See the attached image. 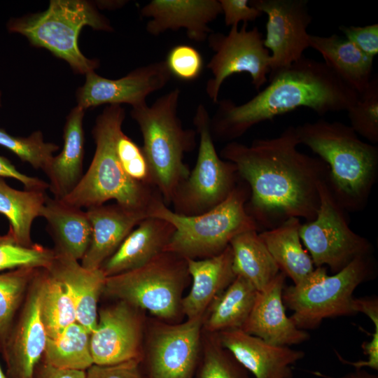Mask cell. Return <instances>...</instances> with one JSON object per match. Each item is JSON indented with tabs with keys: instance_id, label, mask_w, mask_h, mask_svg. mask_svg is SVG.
<instances>
[{
	"instance_id": "obj_1",
	"label": "cell",
	"mask_w": 378,
	"mask_h": 378,
	"mask_svg": "<svg viewBox=\"0 0 378 378\" xmlns=\"http://www.w3.org/2000/svg\"><path fill=\"white\" fill-rule=\"evenodd\" d=\"M295 126L250 146L230 141L220 158L234 163L250 189L245 208L260 232L291 218L314 220L320 204L318 184L328 181L329 167L319 158L300 151Z\"/></svg>"
},
{
	"instance_id": "obj_2",
	"label": "cell",
	"mask_w": 378,
	"mask_h": 378,
	"mask_svg": "<svg viewBox=\"0 0 378 378\" xmlns=\"http://www.w3.org/2000/svg\"><path fill=\"white\" fill-rule=\"evenodd\" d=\"M269 80L267 87L242 104L230 99L218 102L210 120L213 138L233 141L254 125L300 107L319 115L347 111L360 96L323 62L304 55Z\"/></svg>"
},
{
	"instance_id": "obj_3",
	"label": "cell",
	"mask_w": 378,
	"mask_h": 378,
	"mask_svg": "<svg viewBox=\"0 0 378 378\" xmlns=\"http://www.w3.org/2000/svg\"><path fill=\"white\" fill-rule=\"evenodd\" d=\"M295 127L300 144L328 166V183L339 204L348 213L364 210L378 178V147L340 121L318 119Z\"/></svg>"
},
{
	"instance_id": "obj_4",
	"label": "cell",
	"mask_w": 378,
	"mask_h": 378,
	"mask_svg": "<svg viewBox=\"0 0 378 378\" xmlns=\"http://www.w3.org/2000/svg\"><path fill=\"white\" fill-rule=\"evenodd\" d=\"M125 117L121 105L107 106L97 118L92 134L96 148L87 172L64 202L79 208H90L114 200L125 208L145 211L159 191L130 179L118 159L115 141Z\"/></svg>"
},
{
	"instance_id": "obj_5",
	"label": "cell",
	"mask_w": 378,
	"mask_h": 378,
	"mask_svg": "<svg viewBox=\"0 0 378 378\" xmlns=\"http://www.w3.org/2000/svg\"><path fill=\"white\" fill-rule=\"evenodd\" d=\"M249 197V187L241 178L223 202L204 213L178 214L170 209L159 195L149 206L148 216L164 219L175 228L164 251L186 259H204L223 251L239 234L248 230L260 232L246 211Z\"/></svg>"
},
{
	"instance_id": "obj_6",
	"label": "cell",
	"mask_w": 378,
	"mask_h": 378,
	"mask_svg": "<svg viewBox=\"0 0 378 378\" xmlns=\"http://www.w3.org/2000/svg\"><path fill=\"white\" fill-rule=\"evenodd\" d=\"M180 94L175 88L150 106L146 104L130 112L142 134L154 186L167 206L190 172L183 156L196 146V130L184 129L177 115Z\"/></svg>"
},
{
	"instance_id": "obj_7",
	"label": "cell",
	"mask_w": 378,
	"mask_h": 378,
	"mask_svg": "<svg viewBox=\"0 0 378 378\" xmlns=\"http://www.w3.org/2000/svg\"><path fill=\"white\" fill-rule=\"evenodd\" d=\"M376 272L372 255L358 258L332 275L326 266L315 267L301 282L284 289L285 307L293 312L290 318L307 330L318 328L326 318L355 315L354 292Z\"/></svg>"
},
{
	"instance_id": "obj_8",
	"label": "cell",
	"mask_w": 378,
	"mask_h": 378,
	"mask_svg": "<svg viewBox=\"0 0 378 378\" xmlns=\"http://www.w3.org/2000/svg\"><path fill=\"white\" fill-rule=\"evenodd\" d=\"M85 26L113 30L94 5L83 0H52L45 11L10 20L7 24L10 32L24 36L33 46L48 50L76 72L86 74L99 66V61L86 57L79 49L78 38Z\"/></svg>"
},
{
	"instance_id": "obj_9",
	"label": "cell",
	"mask_w": 378,
	"mask_h": 378,
	"mask_svg": "<svg viewBox=\"0 0 378 378\" xmlns=\"http://www.w3.org/2000/svg\"><path fill=\"white\" fill-rule=\"evenodd\" d=\"M190 277L186 259L164 251L136 269L106 277L103 294L169 323L183 316V291Z\"/></svg>"
},
{
	"instance_id": "obj_10",
	"label": "cell",
	"mask_w": 378,
	"mask_h": 378,
	"mask_svg": "<svg viewBox=\"0 0 378 378\" xmlns=\"http://www.w3.org/2000/svg\"><path fill=\"white\" fill-rule=\"evenodd\" d=\"M209 114L200 104L193 123L200 136L196 164L173 197V211L184 216H195L223 202L241 179L235 164L217 153L210 127Z\"/></svg>"
},
{
	"instance_id": "obj_11",
	"label": "cell",
	"mask_w": 378,
	"mask_h": 378,
	"mask_svg": "<svg viewBox=\"0 0 378 378\" xmlns=\"http://www.w3.org/2000/svg\"><path fill=\"white\" fill-rule=\"evenodd\" d=\"M328 182L318 184L316 216L301 223L299 234L314 267L326 265L335 274L358 258L372 255L374 249L368 239L351 229L349 213L336 200Z\"/></svg>"
},
{
	"instance_id": "obj_12",
	"label": "cell",
	"mask_w": 378,
	"mask_h": 378,
	"mask_svg": "<svg viewBox=\"0 0 378 378\" xmlns=\"http://www.w3.org/2000/svg\"><path fill=\"white\" fill-rule=\"evenodd\" d=\"M204 317L177 323L148 317L140 360L145 378H195Z\"/></svg>"
},
{
	"instance_id": "obj_13",
	"label": "cell",
	"mask_w": 378,
	"mask_h": 378,
	"mask_svg": "<svg viewBox=\"0 0 378 378\" xmlns=\"http://www.w3.org/2000/svg\"><path fill=\"white\" fill-rule=\"evenodd\" d=\"M214 52L207 64L212 74L206 85V92L214 103L225 79L234 74L246 72L254 88L259 90L267 81L270 72V52L265 47L258 27L248 29V23L230 27L227 34L212 33L208 37Z\"/></svg>"
},
{
	"instance_id": "obj_14",
	"label": "cell",
	"mask_w": 378,
	"mask_h": 378,
	"mask_svg": "<svg viewBox=\"0 0 378 378\" xmlns=\"http://www.w3.org/2000/svg\"><path fill=\"white\" fill-rule=\"evenodd\" d=\"M147 318L145 311L121 300L102 308L90 337L93 365L141 360Z\"/></svg>"
},
{
	"instance_id": "obj_15",
	"label": "cell",
	"mask_w": 378,
	"mask_h": 378,
	"mask_svg": "<svg viewBox=\"0 0 378 378\" xmlns=\"http://www.w3.org/2000/svg\"><path fill=\"white\" fill-rule=\"evenodd\" d=\"M307 0H253L249 4L266 14L265 47L270 52L269 77L304 56L309 46L312 21Z\"/></svg>"
},
{
	"instance_id": "obj_16",
	"label": "cell",
	"mask_w": 378,
	"mask_h": 378,
	"mask_svg": "<svg viewBox=\"0 0 378 378\" xmlns=\"http://www.w3.org/2000/svg\"><path fill=\"white\" fill-rule=\"evenodd\" d=\"M85 76L84 85L76 93L78 106L83 110L104 104H128L132 108L146 104V97L164 88L172 74L165 61H160L115 80L102 77L94 71Z\"/></svg>"
},
{
	"instance_id": "obj_17",
	"label": "cell",
	"mask_w": 378,
	"mask_h": 378,
	"mask_svg": "<svg viewBox=\"0 0 378 378\" xmlns=\"http://www.w3.org/2000/svg\"><path fill=\"white\" fill-rule=\"evenodd\" d=\"M217 334L223 346L255 378H293L291 366L305 355L301 350L270 344L241 328Z\"/></svg>"
},
{
	"instance_id": "obj_18",
	"label": "cell",
	"mask_w": 378,
	"mask_h": 378,
	"mask_svg": "<svg viewBox=\"0 0 378 378\" xmlns=\"http://www.w3.org/2000/svg\"><path fill=\"white\" fill-rule=\"evenodd\" d=\"M286 278L280 272L258 291L252 309L241 329L270 344L290 346L308 340L309 334L297 328L286 314L282 298Z\"/></svg>"
},
{
	"instance_id": "obj_19",
	"label": "cell",
	"mask_w": 378,
	"mask_h": 378,
	"mask_svg": "<svg viewBox=\"0 0 378 378\" xmlns=\"http://www.w3.org/2000/svg\"><path fill=\"white\" fill-rule=\"evenodd\" d=\"M220 14L217 0H152L141 10L143 17L150 18L146 24L150 34L185 29L188 37L197 42L208 38L212 32L209 24Z\"/></svg>"
},
{
	"instance_id": "obj_20",
	"label": "cell",
	"mask_w": 378,
	"mask_h": 378,
	"mask_svg": "<svg viewBox=\"0 0 378 378\" xmlns=\"http://www.w3.org/2000/svg\"><path fill=\"white\" fill-rule=\"evenodd\" d=\"M38 270L20 319L8 341L6 360L13 378H34L47 342L40 314Z\"/></svg>"
},
{
	"instance_id": "obj_21",
	"label": "cell",
	"mask_w": 378,
	"mask_h": 378,
	"mask_svg": "<svg viewBox=\"0 0 378 378\" xmlns=\"http://www.w3.org/2000/svg\"><path fill=\"white\" fill-rule=\"evenodd\" d=\"M86 212L92 234L80 264L88 270L99 269L130 232L148 217L145 211L130 209L117 203L92 206Z\"/></svg>"
},
{
	"instance_id": "obj_22",
	"label": "cell",
	"mask_w": 378,
	"mask_h": 378,
	"mask_svg": "<svg viewBox=\"0 0 378 378\" xmlns=\"http://www.w3.org/2000/svg\"><path fill=\"white\" fill-rule=\"evenodd\" d=\"M174 230L173 225L164 219L146 217L130 232L100 269L108 277L143 266L164 251Z\"/></svg>"
},
{
	"instance_id": "obj_23",
	"label": "cell",
	"mask_w": 378,
	"mask_h": 378,
	"mask_svg": "<svg viewBox=\"0 0 378 378\" xmlns=\"http://www.w3.org/2000/svg\"><path fill=\"white\" fill-rule=\"evenodd\" d=\"M191 286L183 296L182 314L186 318L205 315L209 306L235 279L229 245L219 254L204 259H186Z\"/></svg>"
},
{
	"instance_id": "obj_24",
	"label": "cell",
	"mask_w": 378,
	"mask_h": 378,
	"mask_svg": "<svg viewBox=\"0 0 378 378\" xmlns=\"http://www.w3.org/2000/svg\"><path fill=\"white\" fill-rule=\"evenodd\" d=\"M55 253L52 263L45 269L66 286L76 307L77 322L91 333L97 324V304L106 276L100 268L86 269L69 255Z\"/></svg>"
},
{
	"instance_id": "obj_25",
	"label": "cell",
	"mask_w": 378,
	"mask_h": 378,
	"mask_svg": "<svg viewBox=\"0 0 378 378\" xmlns=\"http://www.w3.org/2000/svg\"><path fill=\"white\" fill-rule=\"evenodd\" d=\"M52 236L54 251L82 260L92 239V229L87 212L48 195L41 212Z\"/></svg>"
},
{
	"instance_id": "obj_26",
	"label": "cell",
	"mask_w": 378,
	"mask_h": 378,
	"mask_svg": "<svg viewBox=\"0 0 378 378\" xmlns=\"http://www.w3.org/2000/svg\"><path fill=\"white\" fill-rule=\"evenodd\" d=\"M85 110L74 108L68 115L63 132V148L54 156L46 173L49 189L56 199L69 195L82 178L84 157V131L83 120Z\"/></svg>"
},
{
	"instance_id": "obj_27",
	"label": "cell",
	"mask_w": 378,
	"mask_h": 378,
	"mask_svg": "<svg viewBox=\"0 0 378 378\" xmlns=\"http://www.w3.org/2000/svg\"><path fill=\"white\" fill-rule=\"evenodd\" d=\"M310 48L318 51L324 63L340 78L360 94L372 76L374 59L355 45L337 34L309 35Z\"/></svg>"
},
{
	"instance_id": "obj_28",
	"label": "cell",
	"mask_w": 378,
	"mask_h": 378,
	"mask_svg": "<svg viewBox=\"0 0 378 378\" xmlns=\"http://www.w3.org/2000/svg\"><path fill=\"white\" fill-rule=\"evenodd\" d=\"M300 218H291L279 226L259 232L280 272L298 284L315 269L312 260L303 248L299 230Z\"/></svg>"
},
{
	"instance_id": "obj_29",
	"label": "cell",
	"mask_w": 378,
	"mask_h": 378,
	"mask_svg": "<svg viewBox=\"0 0 378 378\" xmlns=\"http://www.w3.org/2000/svg\"><path fill=\"white\" fill-rule=\"evenodd\" d=\"M257 293L248 281L237 276L209 306L204 317L202 330L218 333L241 328L252 309Z\"/></svg>"
},
{
	"instance_id": "obj_30",
	"label": "cell",
	"mask_w": 378,
	"mask_h": 378,
	"mask_svg": "<svg viewBox=\"0 0 378 378\" xmlns=\"http://www.w3.org/2000/svg\"><path fill=\"white\" fill-rule=\"evenodd\" d=\"M232 268L237 276L248 281L258 291L262 290L280 270L257 230L239 234L230 241Z\"/></svg>"
},
{
	"instance_id": "obj_31",
	"label": "cell",
	"mask_w": 378,
	"mask_h": 378,
	"mask_svg": "<svg viewBox=\"0 0 378 378\" xmlns=\"http://www.w3.org/2000/svg\"><path fill=\"white\" fill-rule=\"evenodd\" d=\"M47 194L44 190H19L0 177V214L8 219L15 239L31 246V230L34 219L41 216Z\"/></svg>"
},
{
	"instance_id": "obj_32",
	"label": "cell",
	"mask_w": 378,
	"mask_h": 378,
	"mask_svg": "<svg viewBox=\"0 0 378 378\" xmlns=\"http://www.w3.org/2000/svg\"><path fill=\"white\" fill-rule=\"evenodd\" d=\"M39 309L48 338H55L77 321L76 307L66 286L45 268L38 270Z\"/></svg>"
},
{
	"instance_id": "obj_33",
	"label": "cell",
	"mask_w": 378,
	"mask_h": 378,
	"mask_svg": "<svg viewBox=\"0 0 378 378\" xmlns=\"http://www.w3.org/2000/svg\"><path fill=\"white\" fill-rule=\"evenodd\" d=\"M90 332L77 321L55 338H48L43 362L51 366L86 371L93 365Z\"/></svg>"
},
{
	"instance_id": "obj_34",
	"label": "cell",
	"mask_w": 378,
	"mask_h": 378,
	"mask_svg": "<svg viewBox=\"0 0 378 378\" xmlns=\"http://www.w3.org/2000/svg\"><path fill=\"white\" fill-rule=\"evenodd\" d=\"M195 378H250L248 372L221 344L217 333L202 330Z\"/></svg>"
},
{
	"instance_id": "obj_35",
	"label": "cell",
	"mask_w": 378,
	"mask_h": 378,
	"mask_svg": "<svg viewBox=\"0 0 378 378\" xmlns=\"http://www.w3.org/2000/svg\"><path fill=\"white\" fill-rule=\"evenodd\" d=\"M38 269L19 268L0 274V338H8L14 316Z\"/></svg>"
},
{
	"instance_id": "obj_36",
	"label": "cell",
	"mask_w": 378,
	"mask_h": 378,
	"mask_svg": "<svg viewBox=\"0 0 378 378\" xmlns=\"http://www.w3.org/2000/svg\"><path fill=\"white\" fill-rule=\"evenodd\" d=\"M55 255L54 249L33 244L27 246L19 243L8 229L0 235V272L5 270L48 268Z\"/></svg>"
},
{
	"instance_id": "obj_37",
	"label": "cell",
	"mask_w": 378,
	"mask_h": 378,
	"mask_svg": "<svg viewBox=\"0 0 378 378\" xmlns=\"http://www.w3.org/2000/svg\"><path fill=\"white\" fill-rule=\"evenodd\" d=\"M0 146L15 154L22 161L46 174L59 147L54 143L46 142L43 133L35 131L27 137L15 136L0 127Z\"/></svg>"
},
{
	"instance_id": "obj_38",
	"label": "cell",
	"mask_w": 378,
	"mask_h": 378,
	"mask_svg": "<svg viewBox=\"0 0 378 378\" xmlns=\"http://www.w3.org/2000/svg\"><path fill=\"white\" fill-rule=\"evenodd\" d=\"M350 127L370 144L378 143V76H372L368 86L347 111Z\"/></svg>"
},
{
	"instance_id": "obj_39",
	"label": "cell",
	"mask_w": 378,
	"mask_h": 378,
	"mask_svg": "<svg viewBox=\"0 0 378 378\" xmlns=\"http://www.w3.org/2000/svg\"><path fill=\"white\" fill-rule=\"evenodd\" d=\"M115 148L120 165L130 179L136 183L155 188L150 169L142 148L127 136L122 129L116 135Z\"/></svg>"
},
{
	"instance_id": "obj_40",
	"label": "cell",
	"mask_w": 378,
	"mask_h": 378,
	"mask_svg": "<svg viewBox=\"0 0 378 378\" xmlns=\"http://www.w3.org/2000/svg\"><path fill=\"white\" fill-rule=\"evenodd\" d=\"M164 61L172 76L186 81L193 80L199 77L203 68L201 54L194 47L188 45L173 47Z\"/></svg>"
},
{
	"instance_id": "obj_41",
	"label": "cell",
	"mask_w": 378,
	"mask_h": 378,
	"mask_svg": "<svg viewBox=\"0 0 378 378\" xmlns=\"http://www.w3.org/2000/svg\"><path fill=\"white\" fill-rule=\"evenodd\" d=\"M345 38L368 57L374 59L378 54V24L365 26H340Z\"/></svg>"
},
{
	"instance_id": "obj_42",
	"label": "cell",
	"mask_w": 378,
	"mask_h": 378,
	"mask_svg": "<svg viewBox=\"0 0 378 378\" xmlns=\"http://www.w3.org/2000/svg\"><path fill=\"white\" fill-rule=\"evenodd\" d=\"M86 378H145L140 360H131L111 365H92Z\"/></svg>"
},
{
	"instance_id": "obj_43",
	"label": "cell",
	"mask_w": 378,
	"mask_h": 378,
	"mask_svg": "<svg viewBox=\"0 0 378 378\" xmlns=\"http://www.w3.org/2000/svg\"><path fill=\"white\" fill-rule=\"evenodd\" d=\"M221 13L226 26L233 27L239 23H248L255 20L262 13L249 4L248 0H219Z\"/></svg>"
},
{
	"instance_id": "obj_44",
	"label": "cell",
	"mask_w": 378,
	"mask_h": 378,
	"mask_svg": "<svg viewBox=\"0 0 378 378\" xmlns=\"http://www.w3.org/2000/svg\"><path fill=\"white\" fill-rule=\"evenodd\" d=\"M0 177L16 179L23 184L25 190L46 191V189L49 188L48 183L38 178L21 173L8 159L1 155Z\"/></svg>"
},
{
	"instance_id": "obj_45",
	"label": "cell",
	"mask_w": 378,
	"mask_h": 378,
	"mask_svg": "<svg viewBox=\"0 0 378 378\" xmlns=\"http://www.w3.org/2000/svg\"><path fill=\"white\" fill-rule=\"evenodd\" d=\"M34 378H86V372L55 368L43 361L36 367Z\"/></svg>"
},
{
	"instance_id": "obj_46",
	"label": "cell",
	"mask_w": 378,
	"mask_h": 378,
	"mask_svg": "<svg viewBox=\"0 0 378 378\" xmlns=\"http://www.w3.org/2000/svg\"><path fill=\"white\" fill-rule=\"evenodd\" d=\"M313 373L315 375L320 376L323 378H335V377L323 374L319 372H314ZM337 378H378V376L377 374L370 373L365 370L356 369L354 372L347 373Z\"/></svg>"
},
{
	"instance_id": "obj_47",
	"label": "cell",
	"mask_w": 378,
	"mask_h": 378,
	"mask_svg": "<svg viewBox=\"0 0 378 378\" xmlns=\"http://www.w3.org/2000/svg\"><path fill=\"white\" fill-rule=\"evenodd\" d=\"M0 378H7L6 377V375L4 374L1 368V365H0Z\"/></svg>"
},
{
	"instance_id": "obj_48",
	"label": "cell",
	"mask_w": 378,
	"mask_h": 378,
	"mask_svg": "<svg viewBox=\"0 0 378 378\" xmlns=\"http://www.w3.org/2000/svg\"><path fill=\"white\" fill-rule=\"evenodd\" d=\"M0 106H1V92H0Z\"/></svg>"
}]
</instances>
